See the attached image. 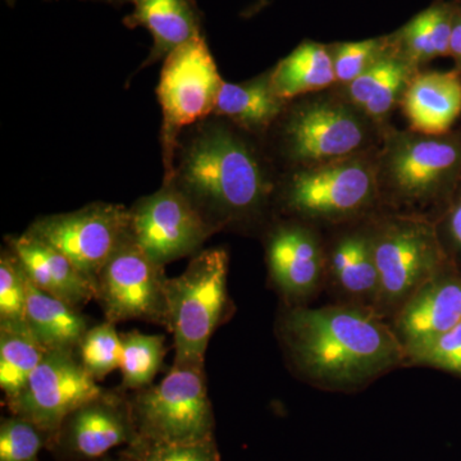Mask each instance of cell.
Here are the masks:
<instances>
[{"label":"cell","instance_id":"obj_16","mask_svg":"<svg viewBox=\"0 0 461 461\" xmlns=\"http://www.w3.org/2000/svg\"><path fill=\"white\" fill-rule=\"evenodd\" d=\"M105 3L114 8L133 5L123 17L127 29L144 27L153 38V47L139 71L165 60L173 50L191 39L204 36V14L196 0H86Z\"/></svg>","mask_w":461,"mask_h":461},{"label":"cell","instance_id":"obj_7","mask_svg":"<svg viewBox=\"0 0 461 461\" xmlns=\"http://www.w3.org/2000/svg\"><path fill=\"white\" fill-rule=\"evenodd\" d=\"M373 253L377 264V303L402 308L424 284L454 266L436 224L420 218L379 212L371 220Z\"/></svg>","mask_w":461,"mask_h":461},{"label":"cell","instance_id":"obj_6","mask_svg":"<svg viewBox=\"0 0 461 461\" xmlns=\"http://www.w3.org/2000/svg\"><path fill=\"white\" fill-rule=\"evenodd\" d=\"M226 249H206L191 258L180 276L167 281L168 330L177 366H204L209 341L229 305Z\"/></svg>","mask_w":461,"mask_h":461},{"label":"cell","instance_id":"obj_12","mask_svg":"<svg viewBox=\"0 0 461 461\" xmlns=\"http://www.w3.org/2000/svg\"><path fill=\"white\" fill-rule=\"evenodd\" d=\"M129 232L153 262L166 264L194 257L214 230L171 181L129 208Z\"/></svg>","mask_w":461,"mask_h":461},{"label":"cell","instance_id":"obj_23","mask_svg":"<svg viewBox=\"0 0 461 461\" xmlns=\"http://www.w3.org/2000/svg\"><path fill=\"white\" fill-rule=\"evenodd\" d=\"M456 5L457 0H435L387 35L393 50L418 69H424L436 58L447 57Z\"/></svg>","mask_w":461,"mask_h":461},{"label":"cell","instance_id":"obj_24","mask_svg":"<svg viewBox=\"0 0 461 461\" xmlns=\"http://www.w3.org/2000/svg\"><path fill=\"white\" fill-rule=\"evenodd\" d=\"M26 324L48 351H77L90 329L89 320L80 309L41 290L29 277Z\"/></svg>","mask_w":461,"mask_h":461},{"label":"cell","instance_id":"obj_38","mask_svg":"<svg viewBox=\"0 0 461 461\" xmlns=\"http://www.w3.org/2000/svg\"><path fill=\"white\" fill-rule=\"evenodd\" d=\"M45 2H50V0H45Z\"/></svg>","mask_w":461,"mask_h":461},{"label":"cell","instance_id":"obj_2","mask_svg":"<svg viewBox=\"0 0 461 461\" xmlns=\"http://www.w3.org/2000/svg\"><path fill=\"white\" fill-rule=\"evenodd\" d=\"M280 330L296 368L321 386H359L406 359L396 332L357 306L294 309Z\"/></svg>","mask_w":461,"mask_h":461},{"label":"cell","instance_id":"obj_33","mask_svg":"<svg viewBox=\"0 0 461 461\" xmlns=\"http://www.w3.org/2000/svg\"><path fill=\"white\" fill-rule=\"evenodd\" d=\"M121 454L133 461H221L214 437L193 444H154L139 439Z\"/></svg>","mask_w":461,"mask_h":461},{"label":"cell","instance_id":"obj_27","mask_svg":"<svg viewBox=\"0 0 461 461\" xmlns=\"http://www.w3.org/2000/svg\"><path fill=\"white\" fill-rule=\"evenodd\" d=\"M121 339L122 360L120 369L122 373L123 391H139L151 386L165 362V336L131 330L121 333Z\"/></svg>","mask_w":461,"mask_h":461},{"label":"cell","instance_id":"obj_5","mask_svg":"<svg viewBox=\"0 0 461 461\" xmlns=\"http://www.w3.org/2000/svg\"><path fill=\"white\" fill-rule=\"evenodd\" d=\"M377 150L314 168L280 173L276 217L327 232L379 213Z\"/></svg>","mask_w":461,"mask_h":461},{"label":"cell","instance_id":"obj_25","mask_svg":"<svg viewBox=\"0 0 461 461\" xmlns=\"http://www.w3.org/2000/svg\"><path fill=\"white\" fill-rule=\"evenodd\" d=\"M272 84L282 99L291 100L338 85L330 45L304 41L273 66Z\"/></svg>","mask_w":461,"mask_h":461},{"label":"cell","instance_id":"obj_1","mask_svg":"<svg viewBox=\"0 0 461 461\" xmlns=\"http://www.w3.org/2000/svg\"><path fill=\"white\" fill-rule=\"evenodd\" d=\"M280 172L262 139L211 115L181 132L171 181L214 230L259 233L275 220Z\"/></svg>","mask_w":461,"mask_h":461},{"label":"cell","instance_id":"obj_17","mask_svg":"<svg viewBox=\"0 0 461 461\" xmlns=\"http://www.w3.org/2000/svg\"><path fill=\"white\" fill-rule=\"evenodd\" d=\"M461 321V271L451 266L400 308L396 335L403 348L435 338Z\"/></svg>","mask_w":461,"mask_h":461},{"label":"cell","instance_id":"obj_37","mask_svg":"<svg viewBox=\"0 0 461 461\" xmlns=\"http://www.w3.org/2000/svg\"><path fill=\"white\" fill-rule=\"evenodd\" d=\"M7 3L8 7L14 8V5H16L17 0H5Z\"/></svg>","mask_w":461,"mask_h":461},{"label":"cell","instance_id":"obj_19","mask_svg":"<svg viewBox=\"0 0 461 461\" xmlns=\"http://www.w3.org/2000/svg\"><path fill=\"white\" fill-rule=\"evenodd\" d=\"M400 109L414 131L429 135L453 131L461 114L460 72L421 69L403 93Z\"/></svg>","mask_w":461,"mask_h":461},{"label":"cell","instance_id":"obj_8","mask_svg":"<svg viewBox=\"0 0 461 461\" xmlns=\"http://www.w3.org/2000/svg\"><path fill=\"white\" fill-rule=\"evenodd\" d=\"M131 399L139 437L154 444H193L214 437L204 366H177Z\"/></svg>","mask_w":461,"mask_h":461},{"label":"cell","instance_id":"obj_4","mask_svg":"<svg viewBox=\"0 0 461 461\" xmlns=\"http://www.w3.org/2000/svg\"><path fill=\"white\" fill-rule=\"evenodd\" d=\"M382 213L436 223L461 182V129L444 135L386 130L375 156Z\"/></svg>","mask_w":461,"mask_h":461},{"label":"cell","instance_id":"obj_3","mask_svg":"<svg viewBox=\"0 0 461 461\" xmlns=\"http://www.w3.org/2000/svg\"><path fill=\"white\" fill-rule=\"evenodd\" d=\"M388 127L364 113L336 85L287 100L263 144L278 172L297 171L375 150Z\"/></svg>","mask_w":461,"mask_h":461},{"label":"cell","instance_id":"obj_9","mask_svg":"<svg viewBox=\"0 0 461 461\" xmlns=\"http://www.w3.org/2000/svg\"><path fill=\"white\" fill-rule=\"evenodd\" d=\"M223 84L205 35L185 42L163 60L157 95L163 115L159 139L165 176L172 171L181 132L213 115Z\"/></svg>","mask_w":461,"mask_h":461},{"label":"cell","instance_id":"obj_22","mask_svg":"<svg viewBox=\"0 0 461 461\" xmlns=\"http://www.w3.org/2000/svg\"><path fill=\"white\" fill-rule=\"evenodd\" d=\"M286 104L287 100L273 87L271 69H267L241 84L224 81L213 115L226 118L263 140Z\"/></svg>","mask_w":461,"mask_h":461},{"label":"cell","instance_id":"obj_32","mask_svg":"<svg viewBox=\"0 0 461 461\" xmlns=\"http://www.w3.org/2000/svg\"><path fill=\"white\" fill-rule=\"evenodd\" d=\"M412 362L461 375V321L435 338L406 346Z\"/></svg>","mask_w":461,"mask_h":461},{"label":"cell","instance_id":"obj_10","mask_svg":"<svg viewBox=\"0 0 461 461\" xmlns=\"http://www.w3.org/2000/svg\"><path fill=\"white\" fill-rule=\"evenodd\" d=\"M165 267L150 259L130 232L100 271L95 300L107 321H144L168 329Z\"/></svg>","mask_w":461,"mask_h":461},{"label":"cell","instance_id":"obj_29","mask_svg":"<svg viewBox=\"0 0 461 461\" xmlns=\"http://www.w3.org/2000/svg\"><path fill=\"white\" fill-rule=\"evenodd\" d=\"M330 45L333 68L339 86H346L386 56L390 50L388 36L362 41H339Z\"/></svg>","mask_w":461,"mask_h":461},{"label":"cell","instance_id":"obj_20","mask_svg":"<svg viewBox=\"0 0 461 461\" xmlns=\"http://www.w3.org/2000/svg\"><path fill=\"white\" fill-rule=\"evenodd\" d=\"M7 247L16 254L29 280L35 286L81 309L95 299L90 282L57 249L32 233L5 236Z\"/></svg>","mask_w":461,"mask_h":461},{"label":"cell","instance_id":"obj_18","mask_svg":"<svg viewBox=\"0 0 461 461\" xmlns=\"http://www.w3.org/2000/svg\"><path fill=\"white\" fill-rule=\"evenodd\" d=\"M373 217L323 232L327 271L345 293L363 302H377L379 293L373 253Z\"/></svg>","mask_w":461,"mask_h":461},{"label":"cell","instance_id":"obj_13","mask_svg":"<svg viewBox=\"0 0 461 461\" xmlns=\"http://www.w3.org/2000/svg\"><path fill=\"white\" fill-rule=\"evenodd\" d=\"M96 382L77 351H47L20 393L5 402L11 414L32 421L51 438L72 411L104 391Z\"/></svg>","mask_w":461,"mask_h":461},{"label":"cell","instance_id":"obj_15","mask_svg":"<svg viewBox=\"0 0 461 461\" xmlns=\"http://www.w3.org/2000/svg\"><path fill=\"white\" fill-rule=\"evenodd\" d=\"M262 235L276 286L291 297L313 293L326 271L323 232L299 221L276 217Z\"/></svg>","mask_w":461,"mask_h":461},{"label":"cell","instance_id":"obj_14","mask_svg":"<svg viewBox=\"0 0 461 461\" xmlns=\"http://www.w3.org/2000/svg\"><path fill=\"white\" fill-rule=\"evenodd\" d=\"M139 439L131 399L104 390L63 420L47 448L59 461H91Z\"/></svg>","mask_w":461,"mask_h":461},{"label":"cell","instance_id":"obj_21","mask_svg":"<svg viewBox=\"0 0 461 461\" xmlns=\"http://www.w3.org/2000/svg\"><path fill=\"white\" fill-rule=\"evenodd\" d=\"M420 71L421 69L415 68L390 48L386 56L368 71L341 87L346 96L364 113L382 127H388L393 124L391 115L400 108L403 93Z\"/></svg>","mask_w":461,"mask_h":461},{"label":"cell","instance_id":"obj_28","mask_svg":"<svg viewBox=\"0 0 461 461\" xmlns=\"http://www.w3.org/2000/svg\"><path fill=\"white\" fill-rule=\"evenodd\" d=\"M77 355L85 369L96 381H102L115 369H120L122 339L115 330V323L105 320L90 327L78 346Z\"/></svg>","mask_w":461,"mask_h":461},{"label":"cell","instance_id":"obj_31","mask_svg":"<svg viewBox=\"0 0 461 461\" xmlns=\"http://www.w3.org/2000/svg\"><path fill=\"white\" fill-rule=\"evenodd\" d=\"M27 276L11 250L0 254V324L26 323Z\"/></svg>","mask_w":461,"mask_h":461},{"label":"cell","instance_id":"obj_36","mask_svg":"<svg viewBox=\"0 0 461 461\" xmlns=\"http://www.w3.org/2000/svg\"><path fill=\"white\" fill-rule=\"evenodd\" d=\"M103 461H133L130 459V457L124 456V455L120 454L118 457H104Z\"/></svg>","mask_w":461,"mask_h":461},{"label":"cell","instance_id":"obj_26","mask_svg":"<svg viewBox=\"0 0 461 461\" xmlns=\"http://www.w3.org/2000/svg\"><path fill=\"white\" fill-rule=\"evenodd\" d=\"M47 351L26 323L0 324V388L5 402L20 393Z\"/></svg>","mask_w":461,"mask_h":461},{"label":"cell","instance_id":"obj_35","mask_svg":"<svg viewBox=\"0 0 461 461\" xmlns=\"http://www.w3.org/2000/svg\"><path fill=\"white\" fill-rule=\"evenodd\" d=\"M448 57L453 58L455 69L461 74V0H457L456 11H455Z\"/></svg>","mask_w":461,"mask_h":461},{"label":"cell","instance_id":"obj_34","mask_svg":"<svg viewBox=\"0 0 461 461\" xmlns=\"http://www.w3.org/2000/svg\"><path fill=\"white\" fill-rule=\"evenodd\" d=\"M435 224L448 259L457 268L461 264V182L447 208Z\"/></svg>","mask_w":461,"mask_h":461},{"label":"cell","instance_id":"obj_30","mask_svg":"<svg viewBox=\"0 0 461 461\" xmlns=\"http://www.w3.org/2000/svg\"><path fill=\"white\" fill-rule=\"evenodd\" d=\"M50 436L32 421L11 414L0 421V461H39Z\"/></svg>","mask_w":461,"mask_h":461},{"label":"cell","instance_id":"obj_11","mask_svg":"<svg viewBox=\"0 0 461 461\" xmlns=\"http://www.w3.org/2000/svg\"><path fill=\"white\" fill-rule=\"evenodd\" d=\"M129 218L126 206L96 202L77 211L44 215L26 230L60 251L95 291L100 271L129 233Z\"/></svg>","mask_w":461,"mask_h":461}]
</instances>
